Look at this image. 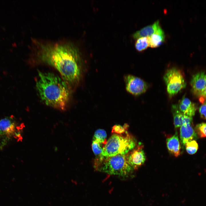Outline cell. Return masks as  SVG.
<instances>
[{
	"label": "cell",
	"instance_id": "cell-1",
	"mask_svg": "<svg viewBox=\"0 0 206 206\" xmlns=\"http://www.w3.org/2000/svg\"><path fill=\"white\" fill-rule=\"evenodd\" d=\"M32 53L40 62L57 69L68 85L77 84L82 75V64L78 48L66 42L34 41Z\"/></svg>",
	"mask_w": 206,
	"mask_h": 206
},
{
	"label": "cell",
	"instance_id": "cell-2",
	"mask_svg": "<svg viewBox=\"0 0 206 206\" xmlns=\"http://www.w3.org/2000/svg\"><path fill=\"white\" fill-rule=\"evenodd\" d=\"M68 85L53 73L39 72L36 86L40 98L46 105L64 110L70 97Z\"/></svg>",
	"mask_w": 206,
	"mask_h": 206
},
{
	"label": "cell",
	"instance_id": "cell-3",
	"mask_svg": "<svg viewBox=\"0 0 206 206\" xmlns=\"http://www.w3.org/2000/svg\"><path fill=\"white\" fill-rule=\"evenodd\" d=\"M94 167L97 171L124 179L132 176L134 170L129 163L127 154L108 157L98 156L95 160Z\"/></svg>",
	"mask_w": 206,
	"mask_h": 206
},
{
	"label": "cell",
	"instance_id": "cell-4",
	"mask_svg": "<svg viewBox=\"0 0 206 206\" xmlns=\"http://www.w3.org/2000/svg\"><path fill=\"white\" fill-rule=\"evenodd\" d=\"M134 138L126 131L121 134H114L108 139L102 153L98 156L108 157L118 154H126L136 146Z\"/></svg>",
	"mask_w": 206,
	"mask_h": 206
},
{
	"label": "cell",
	"instance_id": "cell-5",
	"mask_svg": "<svg viewBox=\"0 0 206 206\" xmlns=\"http://www.w3.org/2000/svg\"><path fill=\"white\" fill-rule=\"evenodd\" d=\"M24 126L19 124L11 116L0 120V149H2L13 139L21 141Z\"/></svg>",
	"mask_w": 206,
	"mask_h": 206
},
{
	"label": "cell",
	"instance_id": "cell-6",
	"mask_svg": "<svg viewBox=\"0 0 206 206\" xmlns=\"http://www.w3.org/2000/svg\"><path fill=\"white\" fill-rule=\"evenodd\" d=\"M167 93L172 97L185 88L186 83L181 71L176 68L167 70L163 77Z\"/></svg>",
	"mask_w": 206,
	"mask_h": 206
},
{
	"label": "cell",
	"instance_id": "cell-7",
	"mask_svg": "<svg viewBox=\"0 0 206 206\" xmlns=\"http://www.w3.org/2000/svg\"><path fill=\"white\" fill-rule=\"evenodd\" d=\"M126 91L134 96H138L145 93L148 89V85L141 78L131 74L124 77Z\"/></svg>",
	"mask_w": 206,
	"mask_h": 206
},
{
	"label": "cell",
	"instance_id": "cell-8",
	"mask_svg": "<svg viewBox=\"0 0 206 206\" xmlns=\"http://www.w3.org/2000/svg\"><path fill=\"white\" fill-rule=\"evenodd\" d=\"M206 85V73L201 72L193 75L191 81L193 94L199 98L201 96Z\"/></svg>",
	"mask_w": 206,
	"mask_h": 206
},
{
	"label": "cell",
	"instance_id": "cell-9",
	"mask_svg": "<svg viewBox=\"0 0 206 206\" xmlns=\"http://www.w3.org/2000/svg\"><path fill=\"white\" fill-rule=\"evenodd\" d=\"M127 155L129 163L134 170L137 169L143 165L146 160L143 146L140 144L138 146Z\"/></svg>",
	"mask_w": 206,
	"mask_h": 206
},
{
	"label": "cell",
	"instance_id": "cell-10",
	"mask_svg": "<svg viewBox=\"0 0 206 206\" xmlns=\"http://www.w3.org/2000/svg\"><path fill=\"white\" fill-rule=\"evenodd\" d=\"M191 123L182 125L180 129V136L182 144L185 145L187 142L193 140L197 137V134L193 127Z\"/></svg>",
	"mask_w": 206,
	"mask_h": 206
},
{
	"label": "cell",
	"instance_id": "cell-11",
	"mask_svg": "<svg viewBox=\"0 0 206 206\" xmlns=\"http://www.w3.org/2000/svg\"><path fill=\"white\" fill-rule=\"evenodd\" d=\"M172 110L175 128L180 127L184 124L192 122V117L186 115L181 113L178 109L177 104L172 105Z\"/></svg>",
	"mask_w": 206,
	"mask_h": 206
},
{
	"label": "cell",
	"instance_id": "cell-12",
	"mask_svg": "<svg viewBox=\"0 0 206 206\" xmlns=\"http://www.w3.org/2000/svg\"><path fill=\"white\" fill-rule=\"evenodd\" d=\"M177 106L179 110L183 114L192 117L195 115L196 110L195 105L189 98L183 97Z\"/></svg>",
	"mask_w": 206,
	"mask_h": 206
},
{
	"label": "cell",
	"instance_id": "cell-13",
	"mask_svg": "<svg viewBox=\"0 0 206 206\" xmlns=\"http://www.w3.org/2000/svg\"><path fill=\"white\" fill-rule=\"evenodd\" d=\"M161 28L159 21H157L153 24L146 26L136 31L133 34L132 36L136 39L141 37H149Z\"/></svg>",
	"mask_w": 206,
	"mask_h": 206
},
{
	"label": "cell",
	"instance_id": "cell-14",
	"mask_svg": "<svg viewBox=\"0 0 206 206\" xmlns=\"http://www.w3.org/2000/svg\"><path fill=\"white\" fill-rule=\"evenodd\" d=\"M166 143L169 151L176 157L180 154L181 146L177 133L167 138Z\"/></svg>",
	"mask_w": 206,
	"mask_h": 206
},
{
	"label": "cell",
	"instance_id": "cell-15",
	"mask_svg": "<svg viewBox=\"0 0 206 206\" xmlns=\"http://www.w3.org/2000/svg\"><path fill=\"white\" fill-rule=\"evenodd\" d=\"M149 46L156 48L160 46L165 41V35L161 28L155 33L148 37Z\"/></svg>",
	"mask_w": 206,
	"mask_h": 206
},
{
	"label": "cell",
	"instance_id": "cell-16",
	"mask_svg": "<svg viewBox=\"0 0 206 206\" xmlns=\"http://www.w3.org/2000/svg\"><path fill=\"white\" fill-rule=\"evenodd\" d=\"M149 46L148 37H141L136 39L135 43V47L138 51H142L146 49Z\"/></svg>",
	"mask_w": 206,
	"mask_h": 206
},
{
	"label": "cell",
	"instance_id": "cell-17",
	"mask_svg": "<svg viewBox=\"0 0 206 206\" xmlns=\"http://www.w3.org/2000/svg\"><path fill=\"white\" fill-rule=\"evenodd\" d=\"M106 136V133L104 130L98 129L95 132L93 140H97L105 145L107 141Z\"/></svg>",
	"mask_w": 206,
	"mask_h": 206
},
{
	"label": "cell",
	"instance_id": "cell-18",
	"mask_svg": "<svg viewBox=\"0 0 206 206\" xmlns=\"http://www.w3.org/2000/svg\"><path fill=\"white\" fill-rule=\"evenodd\" d=\"M185 145L187 152L190 154H193L196 153L198 148V143L195 140L187 142Z\"/></svg>",
	"mask_w": 206,
	"mask_h": 206
},
{
	"label": "cell",
	"instance_id": "cell-19",
	"mask_svg": "<svg viewBox=\"0 0 206 206\" xmlns=\"http://www.w3.org/2000/svg\"><path fill=\"white\" fill-rule=\"evenodd\" d=\"M105 145L97 140H93L92 146L94 154L96 155H99L102 152Z\"/></svg>",
	"mask_w": 206,
	"mask_h": 206
},
{
	"label": "cell",
	"instance_id": "cell-20",
	"mask_svg": "<svg viewBox=\"0 0 206 206\" xmlns=\"http://www.w3.org/2000/svg\"><path fill=\"white\" fill-rule=\"evenodd\" d=\"M195 130L197 135L199 137H206V122L197 124L195 127Z\"/></svg>",
	"mask_w": 206,
	"mask_h": 206
},
{
	"label": "cell",
	"instance_id": "cell-21",
	"mask_svg": "<svg viewBox=\"0 0 206 206\" xmlns=\"http://www.w3.org/2000/svg\"><path fill=\"white\" fill-rule=\"evenodd\" d=\"M128 126V125L126 124L124 126L120 125H115L112 127V132L118 134H123L127 131Z\"/></svg>",
	"mask_w": 206,
	"mask_h": 206
},
{
	"label": "cell",
	"instance_id": "cell-22",
	"mask_svg": "<svg viewBox=\"0 0 206 206\" xmlns=\"http://www.w3.org/2000/svg\"><path fill=\"white\" fill-rule=\"evenodd\" d=\"M199 110L201 117L206 120V102L203 103L200 107Z\"/></svg>",
	"mask_w": 206,
	"mask_h": 206
},
{
	"label": "cell",
	"instance_id": "cell-23",
	"mask_svg": "<svg viewBox=\"0 0 206 206\" xmlns=\"http://www.w3.org/2000/svg\"><path fill=\"white\" fill-rule=\"evenodd\" d=\"M205 100H206V85L201 96L199 98V101L202 103H203Z\"/></svg>",
	"mask_w": 206,
	"mask_h": 206
}]
</instances>
